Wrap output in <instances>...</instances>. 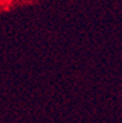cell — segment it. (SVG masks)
<instances>
[{"mask_svg": "<svg viewBox=\"0 0 122 123\" xmlns=\"http://www.w3.org/2000/svg\"><path fill=\"white\" fill-rule=\"evenodd\" d=\"M13 0H0V4H7V3H11Z\"/></svg>", "mask_w": 122, "mask_h": 123, "instance_id": "obj_1", "label": "cell"}]
</instances>
